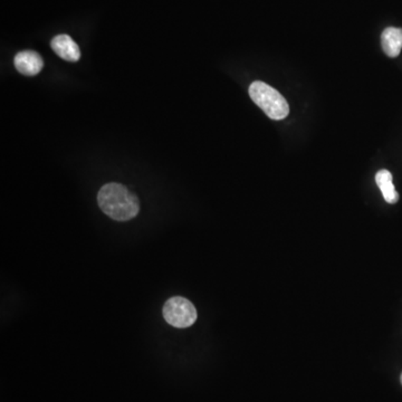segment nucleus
I'll return each instance as SVG.
<instances>
[{
  "label": "nucleus",
  "instance_id": "obj_1",
  "mask_svg": "<svg viewBox=\"0 0 402 402\" xmlns=\"http://www.w3.org/2000/svg\"><path fill=\"white\" fill-rule=\"evenodd\" d=\"M98 203L102 212L116 221H128L140 212L135 194L120 183H107L100 189Z\"/></svg>",
  "mask_w": 402,
  "mask_h": 402
},
{
  "label": "nucleus",
  "instance_id": "obj_2",
  "mask_svg": "<svg viewBox=\"0 0 402 402\" xmlns=\"http://www.w3.org/2000/svg\"><path fill=\"white\" fill-rule=\"evenodd\" d=\"M249 96L268 118L283 120L289 115V107L282 94L268 84L256 80L249 87Z\"/></svg>",
  "mask_w": 402,
  "mask_h": 402
},
{
  "label": "nucleus",
  "instance_id": "obj_3",
  "mask_svg": "<svg viewBox=\"0 0 402 402\" xmlns=\"http://www.w3.org/2000/svg\"><path fill=\"white\" fill-rule=\"evenodd\" d=\"M164 317L168 324L177 328H187L197 321L194 304L182 296H173L164 305Z\"/></svg>",
  "mask_w": 402,
  "mask_h": 402
},
{
  "label": "nucleus",
  "instance_id": "obj_4",
  "mask_svg": "<svg viewBox=\"0 0 402 402\" xmlns=\"http://www.w3.org/2000/svg\"><path fill=\"white\" fill-rule=\"evenodd\" d=\"M51 47L55 53L67 62H78L80 58V51L78 45L74 42L71 36L57 35L52 39Z\"/></svg>",
  "mask_w": 402,
  "mask_h": 402
},
{
  "label": "nucleus",
  "instance_id": "obj_5",
  "mask_svg": "<svg viewBox=\"0 0 402 402\" xmlns=\"http://www.w3.org/2000/svg\"><path fill=\"white\" fill-rule=\"evenodd\" d=\"M16 69L21 74L34 76L42 71L44 62L38 53L34 51L19 52L14 60Z\"/></svg>",
  "mask_w": 402,
  "mask_h": 402
},
{
  "label": "nucleus",
  "instance_id": "obj_6",
  "mask_svg": "<svg viewBox=\"0 0 402 402\" xmlns=\"http://www.w3.org/2000/svg\"><path fill=\"white\" fill-rule=\"evenodd\" d=\"M381 45L384 53L389 57L399 56L402 49V30L388 27L381 35Z\"/></svg>",
  "mask_w": 402,
  "mask_h": 402
},
{
  "label": "nucleus",
  "instance_id": "obj_7",
  "mask_svg": "<svg viewBox=\"0 0 402 402\" xmlns=\"http://www.w3.org/2000/svg\"><path fill=\"white\" fill-rule=\"evenodd\" d=\"M375 182L380 188L383 198L388 203H397L399 200V194L397 192L393 185L392 175L389 170L382 169L375 175Z\"/></svg>",
  "mask_w": 402,
  "mask_h": 402
},
{
  "label": "nucleus",
  "instance_id": "obj_8",
  "mask_svg": "<svg viewBox=\"0 0 402 402\" xmlns=\"http://www.w3.org/2000/svg\"><path fill=\"white\" fill-rule=\"evenodd\" d=\"M400 381H401V384H402V373H401V375H400Z\"/></svg>",
  "mask_w": 402,
  "mask_h": 402
}]
</instances>
